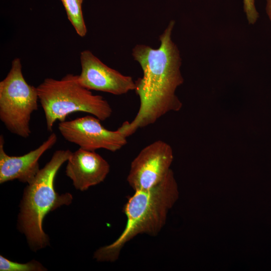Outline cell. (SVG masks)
<instances>
[{"label": "cell", "mask_w": 271, "mask_h": 271, "mask_svg": "<svg viewBox=\"0 0 271 271\" xmlns=\"http://www.w3.org/2000/svg\"><path fill=\"white\" fill-rule=\"evenodd\" d=\"M175 24L171 20L160 35L158 48L138 44L132 49V56L140 65L143 74L135 81L134 91L140 102L136 116L131 121L124 122L117 129L126 138L139 128L154 123L168 112L178 110L181 107L175 94L184 79L180 71V51L172 39Z\"/></svg>", "instance_id": "cell-1"}, {"label": "cell", "mask_w": 271, "mask_h": 271, "mask_svg": "<svg viewBox=\"0 0 271 271\" xmlns=\"http://www.w3.org/2000/svg\"><path fill=\"white\" fill-rule=\"evenodd\" d=\"M176 197V185L171 170L153 187L134 191L123 207L126 218L123 231L111 244L97 249L94 258L100 262L115 261L125 244L134 237L144 234L157 236L164 227Z\"/></svg>", "instance_id": "cell-2"}, {"label": "cell", "mask_w": 271, "mask_h": 271, "mask_svg": "<svg viewBox=\"0 0 271 271\" xmlns=\"http://www.w3.org/2000/svg\"><path fill=\"white\" fill-rule=\"evenodd\" d=\"M72 153L69 150L56 151L25 189L20 204L18 227L25 234L34 251L42 249L49 243L48 237L42 227L45 216L49 212L72 202L73 197L70 193L59 195L54 188L57 173Z\"/></svg>", "instance_id": "cell-3"}, {"label": "cell", "mask_w": 271, "mask_h": 271, "mask_svg": "<svg viewBox=\"0 0 271 271\" xmlns=\"http://www.w3.org/2000/svg\"><path fill=\"white\" fill-rule=\"evenodd\" d=\"M37 88L46 127L50 132L57 121L66 120L73 112L88 113L100 120L107 119L112 113L108 101L83 87L78 75L68 74L59 80L47 78Z\"/></svg>", "instance_id": "cell-4"}, {"label": "cell", "mask_w": 271, "mask_h": 271, "mask_svg": "<svg viewBox=\"0 0 271 271\" xmlns=\"http://www.w3.org/2000/svg\"><path fill=\"white\" fill-rule=\"evenodd\" d=\"M37 87L23 76L20 59L12 63L7 76L0 82V119L11 132L24 138L31 133L32 114L38 108Z\"/></svg>", "instance_id": "cell-5"}, {"label": "cell", "mask_w": 271, "mask_h": 271, "mask_svg": "<svg viewBox=\"0 0 271 271\" xmlns=\"http://www.w3.org/2000/svg\"><path fill=\"white\" fill-rule=\"evenodd\" d=\"M100 121L93 115H87L60 122L58 129L65 140L85 150L103 149L115 152L127 144V138L123 133L117 129H106Z\"/></svg>", "instance_id": "cell-6"}, {"label": "cell", "mask_w": 271, "mask_h": 271, "mask_svg": "<svg viewBox=\"0 0 271 271\" xmlns=\"http://www.w3.org/2000/svg\"><path fill=\"white\" fill-rule=\"evenodd\" d=\"M171 146L157 140L143 148L132 161L127 182L134 191L153 187L166 176L173 161Z\"/></svg>", "instance_id": "cell-7"}, {"label": "cell", "mask_w": 271, "mask_h": 271, "mask_svg": "<svg viewBox=\"0 0 271 271\" xmlns=\"http://www.w3.org/2000/svg\"><path fill=\"white\" fill-rule=\"evenodd\" d=\"M80 63L79 81L90 90L120 95L135 89V81L131 76L124 75L108 67L89 50L81 52Z\"/></svg>", "instance_id": "cell-8"}, {"label": "cell", "mask_w": 271, "mask_h": 271, "mask_svg": "<svg viewBox=\"0 0 271 271\" xmlns=\"http://www.w3.org/2000/svg\"><path fill=\"white\" fill-rule=\"evenodd\" d=\"M57 141L52 132L40 146L21 156L8 155L4 150V139L0 136V183L17 179L28 184L32 182L40 170L39 160Z\"/></svg>", "instance_id": "cell-9"}, {"label": "cell", "mask_w": 271, "mask_h": 271, "mask_svg": "<svg viewBox=\"0 0 271 271\" xmlns=\"http://www.w3.org/2000/svg\"><path fill=\"white\" fill-rule=\"evenodd\" d=\"M67 162L66 175L81 191L102 182L110 171L108 163L95 151L79 148Z\"/></svg>", "instance_id": "cell-10"}, {"label": "cell", "mask_w": 271, "mask_h": 271, "mask_svg": "<svg viewBox=\"0 0 271 271\" xmlns=\"http://www.w3.org/2000/svg\"><path fill=\"white\" fill-rule=\"evenodd\" d=\"M66 11L68 19L76 33L81 37L87 32L82 10L83 0H61Z\"/></svg>", "instance_id": "cell-11"}, {"label": "cell", "mask_w": 271, "mask_h": 271, "mask_svg": "<svg viewBox=\"0 0 271 271\" xmlns=\"http://www.w3.org/2000/svg\"><path fill=\"white\" fill-rule=\"evenodd\" d=\"M46 269L39 261L33 260L25 263L14 262L0 255L1 271H43Z\"/></svg>", "instance_id": "cell-12"}, {"label": "cell", "mask_w": 271, "mask_h": 271, "mask_svg": "<svg viewBox=\"0 0 271 271\" xmlns=\"http://www.w3.org/2000/svg\"><path fill=\"white\" fill-rule=\"evenodd\" d=\"M243 10L248 24H254L259 18V14L255 8V0H243Z\"/></svg>", "instance_id": "cell-13"}, {"label": "cell", "mask_w": 271, "mask_h": 271, "mask_svg": "<svg viewBox=\"0 0 271 271\" xmlns=\"http://www.w3.org/2000/svg\"><path fill=\"white\" fill-rule=\"evenodd\" d=\"M265 11L268 18L271 22V0H266Z\"/></svg>", "instance_id": "cell-14"}]
</instances>
